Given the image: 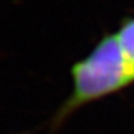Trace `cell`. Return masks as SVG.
I'll return each instance as SVG.
<instances>
[{
	"label": "cell",
	"instance_id": "cell-1",
	"mask_svg": "<svg viewBox=\"0 0 134 134\" xmlns=\"http://www.w3.org/2000/svg\"><path fill=\"white\" fill-rule=\"evenodd\" d=\"M74 88L61 111L66 115L76 107L101 98L134 81L116 35L106 37L93 52L72 69Z\"/></svg>",
	"mask_w": 134,
	"mask_h": 134
},
{
	"label": "cell",
	"instance_id": "cell-2",
	"mask_svg": "<svg viewBox=\"0 0 134 134\" xmlns=\"http://www.w3.org/2000/svg\"><path fill=\"white\" fill-rule=\"evenodd\" d=\"M115 35L124 57L134 73V19L126 21Z\"/></svg>",
	"mask_w": 134,
	"mask_h": 134
}]
</instances>
